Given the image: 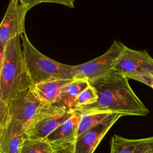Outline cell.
<instances>
[{
    "label": "cell",
    "mask_w": 153,
    "mask_h": 153,
    "mask_svg": "<svg viewBox=\"0 0 153 153\" xmlns=\"http://www.w3.org/2000/svg\"><path fill=\"white\" fill-rule=\"evenodd\" d=\"M112 114H113L109 112H94L79 114V121L78 126L76 138L108 118Z\"/></svg>",
    "instance_id": "obj_15"
},
{
    "label": "cell",
    "mask_w": 153,
    "mask_h": 153,
    "mask_svg": "<svg viewBox=\"0 0 153 153\" xmlns=\"http://www.w3.org/2000/svg\"><path fill=\"white\" fill-rule=\"evenodd\" d=\"M25 68L32 84L54 80L74 79L73 66L57 62L42 54L30 42L26 32L21 35Z\"/></svg>",
    "instance_id": "obj_3"
},
{
    "label": "cell",
    "mask_w": 153,
    "mask_h": 153,
    "mask_svg": "<svg viewBox=\"0 0 153 153\" xmlns=\"http://www.w3.org/2000/svg\"><path fill=\"white\" fill-rule=\"evenodd\" d=\"M75 0H42V2H50L60 4L68 6L71 8L74 7Z\"/></svg>",
    "instance_id": "obj_20"
},
{
    "label": "cell",
    "mask_w": 153,
    "mask_h": 153,
    "mask_svg": "<svg viewBox=\"0 0 153 153\" xmlns=\"http://www.w3.org/2000/svg\"><path fill=\"white\" fill-rule=\"evenodd\" d=\"M5 45L2 44V43L0 42V72L3 62V59H4V51H5Z\"/></svg>",
    "instance_id": "obj_23"
},
{
    "label": "cell",
    "mask_w": 153,
    "mask_h": 153,
    "mask_svg": "<svg viewBox=\"0 0 153 153\" xmlns=\"http://www.w3.org/2000/svg\"><path fill=\"white\" fill-rule=\"evenodd\" d=\"M74 79H54L32 84L33 93L42 103L52 105L58 97L63 88Z\"/></svg>",
    "instance_id": "obj_14"
},
{
    "label": "cell",
    "mask_w": 153,
    "mask_h": 153,
    "mask_svg": "<svg viewBox=\"0 0 153 153\" xmlns=\"http://www.w3.org/2000/svg\"><path fill=\"white\" fill-rule=\"evenodd\" d=\"M74 113L67 112L53 105L45 104L25 128L26 139L44 140Z\"/></svg>",
    "instance_id": "obj_5"
},
{
    "label": "cell",
    "mask_w": 153,
    "mask_h": 153,
    "mask_svg": "<svg viewBox=\"0 0 153 153\" xmlns=\"http://www.w3.org/2000/svg\"><path fill=\"white\" fill-rule=\"evenodd\" d=\"M29 10L19 0H10L5 14L0 23V42H7L24 32L25 22Z\"/></svg>",
    "instance_id": "obj_8"
},
{
    "label": "cell",
    "mask_w": 153,
    "mask_h": 153,
    "mask_svg": "<svg viewBox=\"0 0 153 153\" xmlns=\"http://www.w3.org/2000/svg\"><path fill=\"white\" fill-rule=\"evenodd\" d=\"M115 70L127 78L153 73V59L145 50L125 47L116 63Z\"/></svg>",
    "instance_id": "obj_6"
},
{
    "label": "cell",
    "mask_w": 153,
    "mask_h": 153,
    "mask_svg": "<svg viewBox=\"0 0 153 153\" xmlns=\"http://www.w3.org/2000/svg\"><path fill=\"white\" fill-rule=\"evenodd\" d=\"M20 40V36H17L10 39L5 47L0 72V94L6 102L32 85L25 68Z\"/></svg>",
    "instance_id": "obj_2"
},
{
    "label": "cell",
    "mask_w": 153,
    "mask_h": 153,
    "mask_svg": "<svg viewBox=\"0 0 153 153\" xmlns=\"http://www.w3.org/2000/svg\"><path fill=\"white\" fill-rule=\"evenodd\" d=\"M110 153H153V136L127 139L114 134L111 140Z\"/></svg>",
    "instance_id": "obj_12"
},
{
    "label": "cell",
    "mask_w": 153,
    "mask_h": 153,
    "mask_svg": "<svg viewBox=\"0 0 153 153\" xmlns=\"http://www.w3.org/2000/svg\"><path fill=\"white\" fill-rule=\"evenodd\" d=\"M152 76H153V73H152Z\"/></svg>",
    "instance_id": "obj_25"
},
{
    "label": "cell",
    "mask_w": 153,
    "mask_h": 153,
    "mask_svg": "<svg viewBox=\"0 0 153 153\" xmlns=\"http://www.w3.org/2000/svg\"><path fill=\"white\" fill-rule=\"evenodd\" d=\"M19 1L24 5L28 10L38 4L42 3V0H19Z\"/></svg>",
    "instance_id": "obj_22"
},
{
    "label": "cell",
    "mask_w": 153,
    "mask_h": 153,
    "mask_svg": "<svg viewBox=\"0 0 153 153\" xmlns=\"http://www.w3.org/2000/svg\"><path fill=\"white\" fill-rule=\"evenodd\" d=\"M131 79H134L142 82L153 88V76L152 75V74L136 76L133 77Z\"/></svg>",
    "instance_id": "obj_19"
},
{
    "label": "cell",
    "mask_w": 153,
    "mask_h": 153,
    "mask_svg": "<svg viewBox=\"0 0 153 153\" xmlns=\"http://www.w3.org/2000/svg\"><path fill=\"white\" fill-rule=\"evenodd\" d=\"M18 153H20V151H19V152H18Z\"/></svg>",
    "instance_id": "obj_26"
},
{
    "label": "cell",
    "mask_w": 153,
    "mask_h": 153,
    "mask_svg": "<svg viewBox=\"0 0 153 153\" xmlns=\"http://www.w3.org/2000/svg\"><path fill=\"white\" fill-rule=\"evenodd\" d=\"M97 99V94L94 88L90 85L88 87L82 91L77 96L75 103V109L78 107L88 104H90L96 102Z\"/></svg>",
    "instance_id": "obj_17"
},
{
    "label": "cell",
    "mask_w": 153,
    "mask_h": 153,
    "mask_svg": "<svg viewBox=\"0 0 153 153\" xmlns=\"http://www.w3.org/2000/svg\"><path fill=\"white\" fill-rule=\"evenodd\" d=\"M74 152V143L57 148L53 150V153H73Z\"/></svg>",
    "instance_id": "obj_21"
},
{
    "label": "cell",
    "mask_w": 153,
    "mask_h": 153,
    "mask_svg": "<svg viewBox=\"0 0 153 153\" xmlns=\"http://www.w3.org/2000/svg\"><path fill=\"white\" fill-rule=\"evenodd\" d=\"M126 45L114 40L108 50L100 56L82 64L73 66L74 79H86L91 82L114 70L117 60Z\"/></svg>",
    "instance_id": "obj_4"
},
{
    "label": "cell",
    "mask_w": 153,
    "mask_h": 153,
    "mask_svg": "<svg viewBox=\"0 0 153 153\" xmlns=\"http://www.w3.org/2000/svg\"><path fill=\"white\" fill-rule=\"evenodd\" d=\"M79 121V114L75 112L44 140L50 144L53 149L74 143L76 139Z\"/></svg>",
    "instance_id": "obj_10"
},
{
    "label": "cell",
    "mask_w": 153,
    "mask_h": 153,
    "mask_svg": "<svg viewBox=\"0 0 153 153\" xmlns=\"http://www.w3.org/2000/svg\"><path fill=\"white\" fill-rule=\"evenodd\" d=\"M120 117V115L113 114L77 137L74 143L73 153H93L107 132Z\"/></svg>",
    "instance_id": "obj_9"
},
{
    "label": "cell",
    "mask_w": 153,
    "mask_h": 153,
    "mask_svg": "<svg viewBox=\"0 0 153 153\" xmlns=\"http://www.w3.org/2000/svg\"><path fill=\"white\" fill-rule=\"evenodd\" d=\"M7 103L11 117L20 121L25 128L45 105L38 99L30 87Z\"/></svg>",
    "instance_id": "obj_7"
},
{
    "label": "cell",
    "mask_w": 153,
    "mask_h": 153,
    "mask_svg": "<svg viewBox=\"0 0 153 153\" xmlns=\"http://www.w3.org/2000/svg\"><path fill=\"white\" fill-rule=\"evenodd\" d=\"M53 148L45 140L26 139L23 142L20 153H53Z\"/></svg>",
    "instance_id": "obj_16"
},
{
    "label": "cell",
    "mask_w": 153,
    "mask_h": 153,
    "mask_svg": "<svg viewBox=\"0 0 153 153\" xmlns=\"http://www.w3.org/2000/svg\"><path fill=\"white\" fill-rule=\"evenodd\" d=\"M25 128L16 119L11 117L1 128V149L3 153H18L26 139Z\"/></svg>",
    "instance_id": "obj_11"
},
{
    "label": "cell",
    "mask_w": 153,
    "mask_h": 153,
    "mask_svg": "<svg viewBox=\"0 0 153 153\" xmlns=\"http://www.w3.org/2000/svg\"><path fill=\"white\" fill-rule=\"evenodd\" d=\"M96 91L94 103L81 106L74 112H109L123 116H146L148 109L131 89L128 78L116 70L90 83Z\"/></svg>",
    "instance_id": "obj_1"
},
{
    "label": "cell",
    "mask_w": 153,
    "mask_h": 153,
    "mask_svg": "<svg viewBox=\"0 0 153 153\" xmlns=\"http://www.w3.org/2000/svg\"><path fill=\"white\" fill-rule=\"evenodd\" d=\"M1 128H0V153H3L2 149H1Z\"/></svg>",
    "instance_id": "obj_24"
},
{
    "label": "cell",
    "mask_w": 153,
    "mask_h": 153,
    "mask_svg": "<svg viewBox=\"0 0 153 153\" xmlns=\"http://www.w3.org/2000/svg\"><path fill=\"white\" fill-rule=\"evenodd\" d=\"M10 118L8 103L3 100L0 94V128H2Z\"/></svg>",
    "instance_id": "obj_18"
},
{
    "label": "cell",
    "mask_w": 153,
    "mask_h": 153,
    "mask_svg": "<svg viewBox=\"0 0 153 153\" xmlns=\"http://www.w3.org/2000/svg\"><path fill=\"white\" fill-rule=\"evenodd\" d=\"M90 85L89 81L86 79H74L63 88L58 97L52 105L67 112H74L77 96Z\"/></svg>",
    "instance_id": "obj_13"
}]
</instances>
